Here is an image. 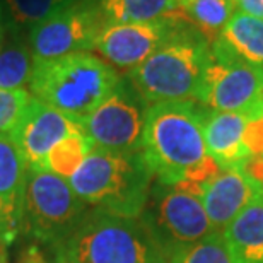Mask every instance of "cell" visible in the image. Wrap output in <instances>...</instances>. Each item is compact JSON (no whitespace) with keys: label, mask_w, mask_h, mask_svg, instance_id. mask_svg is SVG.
<instances>
[{"label":"cell","mask_w":263,"mask_h":263,"mask_svg":"<svg viewBox=\"0 0 263 263\" xmlns=\"http://www.w3.org/2000/svg\"><path fill=\"white\" fill-rule=\"evenodd\" d=\"M205 111L195 101H166L147 108L140 152L159 185L190 181L202 186L219 173L205 147Z\"/></svg>","instance_id":"1"},{"label":"cell","mask_w":263,"mask_h":263,"mask_svg":"<svg viewBox=\"0 0 263 263\" xmlns=\"http://www.w3.org/2000/svg\"><path fill=\"white\" fill-rule=\"evenodd\" d=\"M53 263H166L167 250L145 220L103 210L84 215L70 234L51 246Z\"/></svg>","instance_id":"2"},{"label":"cell","mask_w":263,"mask_h":263,"mask_svg":"<svg viewBox=\"0 0 263 263\" xmlns=\"http://www.w3.org/2000/svg\"><path fill=\"white\" fill-rule=\"evenodd\" d=\"M152 178L140 151L92 147L68 183L87 205L120 217L139 219L149 202Z\"/></svg>","instance_id":"3"},{"label":"cell","mask_w":263,"mask_h":263,"mask_svg":"<svg viewBox=\"0 0 263 263\" xmlns=\"http://www.w3.org/2000/svg\"><path fill=\"white\" fill-rule=\"evenodd\" d=\"M210 59V41L188 19L144 64L127 79L149 104L166 101H197Z\"/></svg>","instance_id":"4"},{"label":"cell","mask_w":263,"mask_h":263,"mask_svg":"<svg viewBox=\"0 0 263 263\" xmlns=\"http://www.w3.org/2000/svg\"><path fill=\"white\" fill-rule=\"evenodd\" d=\"M122 77L89 51L51 60H34L31 96L59 111L82 120L115 91Z\"/></svg>","instance_id":"5"},{"label":"cell","mask_w":263,"mask_h":263,"mask_svg":"<svg viewBox=\"0 0 263 263\" xmlns=\"http://www.w3.org/2000/svg\"><path fill=\"white\" fill-rule=\"evenodd\" d=\"M87 203L67 178L48 170L28 167L23 229L34 239L53 246L67 238L87 214Z\"/></svg>","instance_id":"6"},{"label":"cell","mask_w":263,"mask_h":263,"mask_svg":"<svg viewBox=\"0 0 263 263\" xmlns=\"http://www.w3.org/2000/svg\"><path fill=\"white\" fill-rule=\"evenodd\" d=\"M197 101L214 111L239 113L250 122L260 120L263 117V70L234 57L219 41H212Z\"/></svg>","instance_id":"7"},{"label":"cell","mask_w":263,"mask_h":263,"mask_svg":"<svg viewBox=\"0 0 263 263\" xmlns=\"http://www.w3.org/2000/svg\"><path fill=\"white\" fill-rule=\"evenodd\" d=\"M147 108L149 104L128 79H122L115 91L81 120V127L92 147L135 152L142 147Z\"/></svg>","instance_id":"8"},{"label":"cell","mask_w":263,"mask_h":263,"mask_svg":"<svg viewBox=\"0 0 263 263\" xmlns=\"http://www.w3.org/2000/svg\"><path fill=\"white\" fill-rule=\"evenodd\" d=\"M104 24L98 0H79L34 26L28 33V43L34 60L60 59L94 50Z\"/></svg>","instance_id":"9"},{"label":"cell","mask_w":263,"mask_h":263,"mask_svg":"<svg viewBox=\"0 0 263 263\" xmlns=\"http://www.w3.org/2000/svg\"><path fill=\"white\" fill-rule=\"evenodd\" d=\"M186 21L175 12L149 23H106L94 41V50H98L109 65L130 72L159 50Z\"/></svg>","instance_id":"10"},{"label":"cell","mask_w":263,"mask_h":263,"mask_svg":"<svg viewBox=\"0 0 263 263\" xmlns=\"http://www.w3.org/2000/svg\"><path fill=\"white\" fill-rule=\"evenodd\" d=\"M147 226L167 250V255L215 233L198 195L185 188L166 185H159L156 192L152 220Z\"/></svg>","instance_id":"11"},{"label":"cell","mask_w":263,"mask_h":263,"mask_svg":"<svg viewBox=\"0 0 263 263\" xmlns=\"http://www.w3.org/2000/svg\"><path fill=\"white\" fill-rule=\"evenodd\" d=\"M82 132L81 120L31 98L19 125L10 134L28 167L46 170V156L62 139ZM84 134V132H82Z\"/></svg>","instance_id":"12"},{"label":"cell","mask_w":263,"mask_h":263,"mask_svg":"<svg viewBox=\"0 0 263 263\" xmlns=\"http://www.w3.org/2000/svg\"><path fill=\"white\" fill-rule=\"evenodd\" d=\"M263 197L261 186L243 171V167L219 170L202 185L200 200L215 231H222L251 202Z\"/></svg>","instance_id":"13"},{"label":"cell","mask_w":263,"mask_h":263,"mask_svg":"<svg viewBox=\"0 0 263 263\" xmlns=\"http://www.w3.org/2000/svg\"><path fill=\"white\" fill-rule=\"evenodd\" d=\"M28 164L10 135L0 134V239L12 243L23 231Z\"/></svg>","instance_id":"14"},{"label":"cell","mask_w":263,"mask_h":263,"mask_svg":"<svg viewBox=\"0 0 263 263\" xmlns=\"http://www.w3.org/2000/svg\"><path fill=\"white\" fill-rule=\"evenodd\" d=\"M250 120L239 113L207 109L203 118V137L207 154L220 170L241 167L251 156L246 144Z\"/></svg>","instance_id":"15"},{"label":"cell","mask_w":263,"mask_h":263,"mask_svg":"<svg viewBox=\"0 0 263 263\" xmlns=\"http://www.w3.org/2000/svg\"><path fill=\"white\" fill-rule=\"evenodd\" d=\"M220 234L233 263H263V197L241 210Z\"/></svg>","instance_id":"16"},{"label":"cell","mask_w":263,"mask_h":263,"mask_svg":"<svg viewBox=\"0 0 263 263\" xmlns=\"http://www.w3.org/2000/svg\"><path fill=\"white\" fill-rule=\"evenodd\" d=\"M214 41L246 64L263 70V21L236 10Z\"/></svg>","instance_id":"17"},{"label":"cell","mask_w":263,"mask_h":263,"mask_svg":"<svg viewBox=\"0 0 263 263\" xmlns=\"http://www.w3.org/2000/svg\"><path fill=\"white\" fill-rule=\"evenodd\" d=\"M76 2L79 0H0V15L9 33L28 34L34 26Z\"/></svg>","instance_id":"18"},{"label":"cell","mask_w":263,"mask_h":263,"mask_svg":"<svg viewBox=\"0 0 263 263\" xmlns=\"http://www.w3.org/2000/svg\"><path fill=\"white\" fill-rule=\"evenodd\" d=\"M98 5L104 21L115 24L149 23L183 9L181 0H98Z\"/></svg>","instance_id":"19"},{"label":"cell","mask_w":263,"mask_h":263,"mask_svg":"<svg viewBox=\"0 0 263 263\" xmlns=\"http://www.w3.org/2000/svg\"><path fill=\"white\" fill-rule=\"evenodd\" d=\"M34 57L29 43L17 33H9L0 46V89L15 91L31 81Z\"/></svg>","instance_id":"20"},{"label":"cell","mask_w":263,"mask_h":263,"mask_svg":"<svg viewBox=\"0 0 263 263\" xmlns=\"http://www.w3.org/2000/svg\"><path fill=\"white\" fill-rule=\"evenodd\" d=\"M183 9L192 24L212 43L238 7L234 0H190Z\"/></svg>","instance_id":"21"},{"label":"cell","mask_w":263,"mask_h":263,"mask_svg":"<svg viewBox=\"0 0 263 263\" xmlns=\"http://www.w3.org/2000/svg\"><path fill=\"white\" fill-rule=\"evenodd\" d=\"M92 144L82 132L62 139L46 156V170L62 178H70L86 159Z\"/></svg>","instance_id":"22"},{"label":"cell","mask_w":263,"mask_h":263,"mask_svg":"<svg viewBox=\"0 0 263 263\" xmlns=\"http://www.w3.org/2000/svg\"><path fill=\"white\" fill-rule=\"evenodd\" d=\"M166 263H233L222 234L215 231L198 243L170 251Z\"/></svg>","instance_id":"23"},{"label":"cell","mask_w":263,"mask_h":263,"mask_svg":"<svg viewBox=\"0 0 263 263\" xmlns=\"http://www.w3.org/2000/svg\"><path fill=\"white\" fill-rule=\"evenodd\" d=\"M31 98L33 96L26 89H0V134L10 135L15 130Z\"/></svg>","instance_id":"24"},{"label":"cell","mask_w":263,"mask_h":263,"mask_svg":"<svg viewBox=\"0 0 263 263\" xmlns=\"http://www.w3.org/2000/svg\"><path fill=\"white\" fill-rule=\"evenodd\" d=\"M246 144L251 154H263V117L255 122H250L246 128Z\"/></svg>","instance_id":"25"},{"label":"cell","mask_w":263,"mask_h":263,"mask_svg":"<svg viewBox=\"0 0 263 263\" xmlns=\"http://www.w3.org/2000/svg\"><path fill=\"white\" fill-rule=\"evenodd\" d=\"M234 2L241 12L263 21V0H234Z\"/></svg>","instance_id":"26"},{"label":"cell","mask_w":263,"mask_h":263,"mask_svg":"<svg viewBox=\"0 0 263 263\" xmlns=\"http://www.w3.org/2000/svg\"><path fill=\"white\" fill-rule=\"evenodd\" d=\"M7 34H9V29H7V26H5V23H4L2 15H0V46H2L5 38H7Z\"/></svg>","instance_id":"27"},{"label":"cell","mask_w":263,"mask_h":263,"mask_svg":"<svg viewBox=\"0 0 263 263\" xmlns=\"http://www.w3.org/2000/svg\"><path fill=\"white\" fill-rule=\"evenodd\" d=\"M0 263H7V251H5V243L0 239Z\"/></svg>","instance_id":"28"},{"label":"cell","mask_w":263,"mask_h":263,"mask_svg":"<svg viewBox=\"0 0 263 263\" xmlns=\"http://www.w3.org/2000/svg\"><path fill=\"white\" fill-rule=\"evenodd\" d=\"M28 263H45V261L41 260V258H38V260H29Z\"/></svg>","instance_id":"29"},{"label":"cell","mask_w":263,"mask_h":263,"mask_svg":"<svg viewBox=\"0 0 263 263\" xmlns=\"http://www.w3.org/2000/svg\"><path fill=\"white\" fill-rule=\"evenodd\" d=\"M186 2H190V0H181V7H183V5H185Z\"/></svg>","instance_id":"30"},{"label":"cell","mask_w":263,"mask_h":263,"mask_svg":"<svg viewBox=\"0 0 263 263\" xmlns=\"http://www.w3.org/2000/svg\"><path fill=\"white\" fill-rule=\"evenodd\" d=\"M261 188H263V181H261Z\"/></svg>","instance_id":"31"}]
</instances>
